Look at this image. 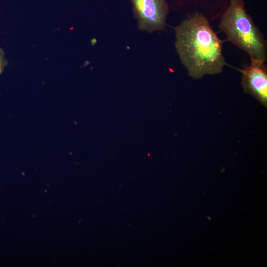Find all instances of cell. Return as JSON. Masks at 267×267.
Returning <instances> with one entry per match:
<instances>
[{"label": "cell", "instance_id": "1", "mask_svg": "<svg viewBox=\"0 0 267 267\" xmlns=\"http://www.w3.org/2000/svg\"><path fill=\"white\" fill-rule=\"evenodd\" d=\"M175 47L189 76L199 79L221 73L226 64L222 42L207 19L198 12L175 28Z\"/></svg>", "mask_w": 267, "mask_h": 267}, {"label": "cell", "instance_id": "2", "mask_svg": "<svg viewBox=\"0 0 267 267\" xmlns=\"http://www.w3.org/2000/svg\"><path fill=\"white\" fill-rule=\"evenodd\" d=\"M227 40L246 52L251 61L267 60V43L259 29L247 13L243 0H230L219 25Z\"/></svg>", "mask_w": 267, "mask_h": 267}, {"label": "cell", "instance_id": "3", "mask_svg": "<svg viewBox=\"0 0 267 267\" xmlns=\"http://www.w3.org/2000/svg\"><path fill=\"white\" fill-rule=\"evenodd\" d=\"M138 29L153 33L164 29L169 13L165 0H131Z\"/></svg>", "mask_w": 267, "mask_h": 267}, {"label": "cell", "instance_id": "4", "mask_svg": "<svg viewBox=\"0 0 267 267\" xmlns=\"http://www.w3.org/2000/svg\"><path fill=\"white\" fill-rule=\"evenodd\" d=\"M245 93L250 94L266 108L267 107V69L264 62L251 61L240 70Z\"/></svg>", "mask_w": 267, "mask_h": 267}, {"label": "cell", "instance_id": "5", "mask_svg": "<svg viewBox=\"0 0 267 267\" xmlns=\"http://www.w3.org/2000/svg\"><path fill=\"white\" fill-rule=\"evenodd\" d=\"M6 61L4 57V53L3 50L0 48V74L1 73L6 66Z\"/></svg>", "mask_w": 267, "mask_h": 267}]
</instances>
